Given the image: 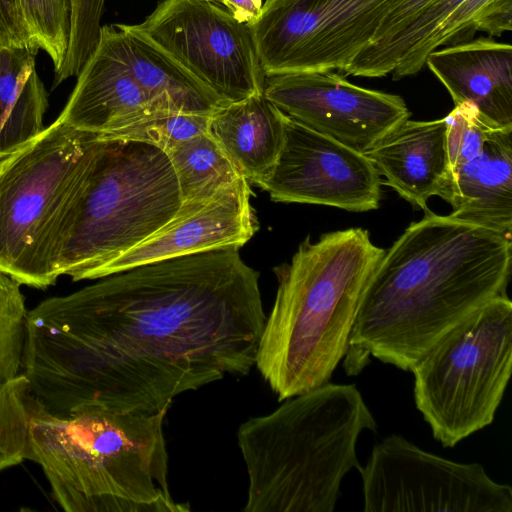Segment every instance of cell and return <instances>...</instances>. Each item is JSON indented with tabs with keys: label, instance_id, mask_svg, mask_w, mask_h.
<instances>
[{
	"label": "cell",
	"instance_id": "6da1fadb",
	"mask_svg": "<svg viewBox=\"0 0 512 512\" xmlns=\"http://www.w3.org/2000/svg\"><path fill=\"white\" fill-rule=\"evenodd\" d=\"M230 246L134 267L27 310L21 373L50 413L154 414L255 367L259 273Z\"/></svg>",
	"mask_w": 512,
	"mask_h": 512
},
{
	"label": "cell",
	"instance_id": "7a4b0ae2",
	"mask_svg": "<svg viewBox=\"0 0 512 512\" xmlns=\"http://www.w3.org/2000/svg\"><path fill=\"white\" fill-rule=\"evenodd\" d=\"M511 238L429 210L384 251L344 357L348 374L373 357L410 371L445 333L507 295Z\"/></svg>",
	"mask_w": 512,
	"mask_h": 512
},
{
	"label": "cell",
	"instance_id": "3957f363",
	"mask_svg": "<svg viewBox=\"0 0 512 512\" xmlns=\"http://www.w3.org/2000/svg\"><path fill=\"white\" fill-rule=\"evenodd\" d=\"M88 405L50 413L24 375L0 390V471L37 463L66 512H179L168 485L164 419Z\"/></svg>",
	"mask_w": 512,
	"mask_h": 512
},
{
	"label": "cell",
	"instance_id": "277c9868",
	"mask_svg": "<svg viewBox=\"0 0 512 512\" xmlns=\"http://www.w3.org/2000/svg\"><path fill=\"white\" fill-rule=\"evenodd\" d=\"M384 251L366 229L349 228L306 237L274 268L278 287L255 367L279 401L330 382Z\"/></svg>",
	"mask_w": 512,
	"mask_h": 512
},
{
	"label": "cell",
	"instance_id": "5b68a950",
	"mask_svg": "<svg viewBox=\"0 0 512 512\" xmlns=\"http://www.w3.org/2000/svg\"><path fill=\"white\" fill-rule=\"evenodd\" d=\"M250 417L237 431L248 474L245 512H333L377 422L354 384L326 383Z\"/></svg>",
	"mask_w": 512,
	"mask_h": 512
},
{
	"label": "cell",
	"instance_id": "8992f818",
	"mask_svg": "<svg viewBox=\"0 0 512 512\" xmlns=\"http://www.w3.org/2000/svg\"><path fill=\"white\" fill-rule=\"evenodd\" d=\"M99 139L58 236L57 271L73 281L98 279L104 267L170 222L182 204L166 152L143 141Z\"/></svg>",
	"mask_w": 512,
	"mask_h": 512
},
{
	"label": "cell",
	"instance_id": "52a82bcc",
	"mask_svg": "<svg viewBox=\"0 0 512 512\" xmlns=\"http://www.w3.org/2000/svg\"><path fill=\"white\" fill-rule=\"evenodd\" d=\"M99 144L56 119L0 160V272L37 289L57 281L61 223Z\"/></svg>",
	"mask_w": 512,
	"mask_h": 512
},
{
	"label": "cell",
	"instance_id": "ba28073f",
	"mask_svg": "<svg viewBox=\"0 0 512 512\" xmlns=\"http://www.w3.org/2000/svg\"><path fill=\"white\" fill-rule=\"evenodd\" d=\"M512 366V302L498 296L435 342L411 367L417 410L433 438L453 448L489 426Z\"/></svg>",
	"mask_w": 512,
	"mask_h": 512
},
{
	"label": "cell",
	"instance_id": "9c48e42d",
	"mask_svg": "<svg viewBox=\"0 0 512 512\" xmlns=\"http://www.w3.org/2000/svg\"><path fill=\"white\" fill-rule=\"evenodd\" d=\"M401 0H265L250 29L265 77L343 72Z\"/></svg>",
	"mask_w": 512,
	"mask_h": 512
},
{
	"label": "cell",
	"instance_id": "30bf717a",
	"mask_svg": "<svg viewBox=\"0 0 512 512\" xmlns=\"http://www.w3.org/2000/svg\"><path fill=\"white\" fill-rule=\"evenodd\" d=\"M364 512H512V488L480 463L455 462L399 434L376 443L357 468Z\"/></svg>",
	"mask_w": 512,
	"mask_h": 512
},
{
	"label": "cell",
	"instance_id": "8fae6325",
	"mask_svg": "<svg viewBox=\"0 0 512 512\" xmlns=\"http://www.w3.org/2000/svg\"><path fill=\"white\" fill-rule=\"evenodd\" d=\"M134 26L224 104L263 93L250 26L217 0H162Z\"/></svg>",
	"mask_w": 512,
	"mask_h": 512
},
{
	"label": "cell",
	"instance_id": "7c38bea8",
	"mask_svg": "<svg viewBox=\"0 0 512 512\" xmlns=\"http://www.w3.org/2000/svg\"><path fill=\"white\" fill-rule=\"evenodd\" d=\"M263 92L287 116L361 153L411 116L402 97L360 87L333 71L269 76Z\"/></svg>",
	"mask_w": 512,
	"mask_h": 512
},
{
	"label": "cell",
	"instance_id": "4fadbf2b",
	"mask_svg": "<svg viewBox=\"0 0 512 512\" xmlns=\"http://www.w3.org/2000/svg\"><path fill=\"white\" fill-rule=\"evenodd\" d=\"M380 174L364 153L286 115L284 142L260 187L271 200L365 212L379 207Z\"/></svg>",
	"mask_w": 512,
	"mask_h": 512
},
{
	"label": "cell",
	"instance_id": "5bb4252c",
	"mask_svg": "<svg viewBox=\"0 0 512 512\" xmlns=\"http://www.w3.org/2000/svg\"><path fill=\"white\" fill-rule=\"evenodd\" d=\"M245 177L209 196L182 202L175 217L99 273L104 278L137 266L208 250L241 248L259 224Z\"/></svg>",
	"mask_w": 512,
	"mask_h": 512
},
{
	"label": "cell",
	"instance_id": "9a60e30c",
	"mask_svg": "<svg viewBox=\"0 0 512 512\" xmlns=\"http://www.w3.org/2000/svg\"><path fill=\"white\" fill-rule=\"evenodd\" d=\"M77 77L57 118L76 130L107 138L154 114L171 112L138 83L101 29L97 46Z\"/></svg>",
	"mask_w": 512,
	"mask_h": 512
},
{
	"label": "cell",
	"instance_id": "2e32d148",
	"mask_svg": "<svg viewBox=\"0 0 512 512\" xmlns=\"http://www.w3.org/2000/svg\"><path fill=\"white\" fill-rule=\"evenodd\" d=\"M425 65L454 105H472L493 129L512 128V47L490 37L432 51Z\"/></svg>",
	"mask_w": 512,
	"mask_h": 512
},
{
	"label": "cell",
	"instance_id": "e0dca14e",
	"mask_svg": "<svg viewBox=\"0 0 512 512\" xmlns=\"http://www.w3.org/2000/svg\"><path fill=\"white\" fill-rule=\"evenodd\" d=\"M439 197L451 217L511 238L512 128L490 129L481 151L449 172Z\"/></svg>",
	"mask_w": 512,
	"mask_h": 512
},
{
	"label": "cell",
	"instance_id": "ac0fdd59",
	"mask_svg": "<svg viewBox=\"0 0 512 512\" xmlns=\"http://www.w3.org/2000/svg\"><path fill=\"white\" fill-rule=\"evenodd\" d=\"M385 184L415 208L425 211L449 175L445 118L406 120L364 153Z\"/></svg>",
	"mask_w": 512,
	"mask_h": 512
},
{
	"label": "cell",
	"instance_id": "d6986e66",
	"mask_svg": "<svg viewBox=\"0 0 512 512\" xmlns=\"http://www.w3.org/2000/svg\"><path fill=\"white\" fill-rule=\"evenodd\" d=\"M101 30L134 78L164 110L211 115L226 105L134 25H104Z\"/></svg>",
	"mask_w": 512,
	"mask_h": 512
},
{
	"label": "cell",
	"instance_id": "ffe728a7",
	"mask_svg": "<svg viewBox=\"0 0 512 512\" xmlns=\"http://www.w3.org/2000/svg\"><path fill=\"white\" fill-rule=\"evenodd\" d=\"M285 119L263 92L217 109L207 132L247 181L260 186L280 154Z\"/></svg>",
	"mask_w": 512,
	"mask_h": 512
},
{
	"label": "cell",
	"instance_id": "44dd1931",
	"mask_svg": "<svg viewBox=\"0 0 512 512\" xmlns=\"http://www.w3.org/2000/svg\"><path fill=\"white\" fill-rule=\"evenodd\" d=\"M511 30L512 0H464L398 63L391 74L394 80L415 75L424 67L432 51L472 40L477 31L501 36Z\"/></svg>",
	"mask_w": 512,
	"mask_h": 512
},
{
	"label": "cell",
	"instance_id": "7402d4cb",
	"mask_svg": "<svg viewBox=\"0 0 512 512\" xmlns=\"http://www.w3.org/2000/svg\"><path fill=\"white\" fill-rule=\"evenodd\" d=\"M166 154L176 174L182 202L212 195L244 177L208 132L178 143Z\"/></svg>",
	"mask_w": 512,
	"mask_h": 512
},
{
	"label": "cell",
	"instance_id": "603a6c76",
	"mask_svg": "<svg viewBox=\"0 0 512 512\" xmlns=\"http://www.w3.org/2000/svg\"><path fill=\"white\" fill-rule=\"evenodd\" d=\"M464 0H435L393 37L364 48L342 72L357 77H383L425 40Z\"/></svg>",
	"mask_w": 512,
	"mask_h": 512
},
{
	"label": "cell",
	"instance_id": "cb8c5ba5",
	"mask_svg": "<svg viewBox=\"0 0 512 512\" xmlns=\"http://www.w3.org/2000/svg\"><path fill=\"white\" fill-rule=\"evenodd\" d=\"M20 287L0 272V390L22 370L27 309Z\"/></svg>",
	"mask_w": 512,
	"mask_h": 512
},
{
	"label": "cell",
	"instance_id": "d4e9b609",
	"mask_svg": "<svg viewBox=\"0 0 512 512\" xmlns=\"http://www.w3.org/2000/svg\"><path fill=\"white\" fill-rule=\"evenodd\" d=\"M19 3L33 43L50 56L56 73L69 44V0H19Z\"/></svg>",
	"mask_w": 512,
	"mask_h": 512
},
{
	"label": "cell",
	"instance_id": "484cf974",
	"mask_svg": "<svg viewBox=\"0 0 512 512\" xmlns=\"http://www.w3.org/2000/svg\"><path fill=\"white\" fill-rule=\"evenodd\" d=\"M70 35L65 59L55 73L52 88L77 76L95 50L100 35V20L105 0H69Z\"/></svg>",
	"mask_w": 512,
	"mask_h": 512
},
{
	"label": "cell",
	"instance_id": "4316f807",
	"mask_svg": "<svg viewBox=\"0 0 512 512\" xmlns=\"http://www.w3.org/2000/svg\"><path fill=\"white\" fill-rule=\"evenodd\" d=\"M210 115L160 112L105 139H129L169 151L178 143L207 132Z\"/></svg>",
	"mask_w": 512,
	"mask_h": 512
},
{
	"label": "cell",
	"instance_id": "83f0119b",
	"mask_svg": "<svg viewBox=\"0 0 512 512\" xmlns=\"http://www.w3.org/2000/svg\"><path fill=\"white\" fill-rule=\"evenodd\" d=\"M449 172L476 156L482 149L490 129L476 109L468 104L455 105L444 117Z\"/></svg>",
	"mask_w": 512,
	"mask_h": 512
},
{
	"label": "cell",
	"instance_id": "f1b7e54d",
	"mask_svg": "<svg viewBox=\"0 0 512 512\" xmlns=\"http://www.w3.org/2000/svg\"><path fill=\"white\" fill-rule=\"evenodd\" d=\"M35 56L25 47L0 45V124L35 70Z\"/></svg>",
	"mask_w": 512,
	"mask_h": 512
},
{
	"label": "cell",
	"instance_id": "f546056e",
	"mask_svg": "<svg viewBox=\"0 0 512 512\" xmlns=\"http://www.w3.org/2000/svg\"><path fill=\"white\" fill-rule=\"evenodd\" d=\"M0 45L25 47L37 54L25 25L19 0H0Z\"/></svg>",
	"mask_w": 512,
	"mask_h": 512
},
{
	"label": "cell",
	"instance_id": "4dcf8cb0",
	"mask_svg": "<svg viewBox=\"0 0 512 512\" xmlns=\"http://www.w3.org/2000/svg\"><path fill=\"white\" fill-rule=\"evenodd\" d=\"M435 0H401L384 18L372 43L382 42L407 27ZM371 43V44H372Z\"/></svg>",
	"mask_w": 512,
	"mask_h": 512
},
{
	"label": "cell",
	"instance_id": "1f68e13d",
	"mask_svg": "<svg viewBox=\"0 0 512 512\" xmlns=\"http://www.w3.org/2000/svg\"><path fill=\"white\" fill-rule=\"evenodd\" d=\"M239 22L252 24L260 14L263 0H217Z\"/></svg>",
	"mask_w": 512,
	"mask_h": 512
},
{
	"label": "cell",
	"instance_id": "d6a6232c",
	"mask_svg": "<svg viewBox=\"0 0 512 512\" xmlns=\"http://www.w3.org/2000/svg\"><path fill=\"white\" fill-rule=\"evenodd\" d=\"M6 155H7V154H3V153H1V152H0V160H1L4 156H6Z\"/></svg>",
	"mask_w": 512,
	"mask_h": 512
}]
</instances>
